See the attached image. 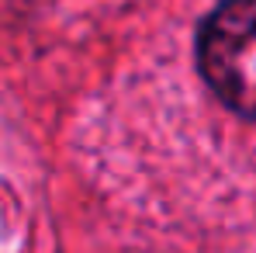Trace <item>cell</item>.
Returning a JSON list of instances; mask_svg holds the SVG:
<instances>
[{
	"instance_id": "cell-1",
	"label": "cell",
	"mask_w": 256,
	"mask_h": 253,
	"mask_svg": "<svg viewBox=\"0 0 256 253\" xmlns=\"http://www.w3.org/2000/svg\"><path fill=\"white\" fill-rule=\"evenodd\" d=\"M204 80L236 115L256 122V0H225L198 39Z\"/></svg>"
}]
</instances>
